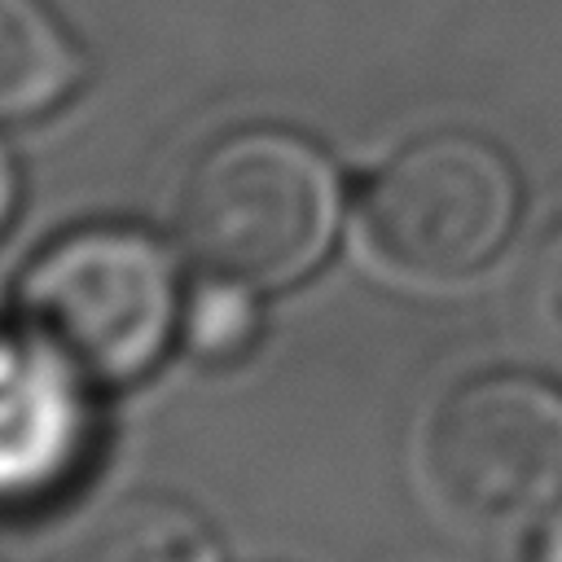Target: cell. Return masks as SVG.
I'll return each mask as SVG.
<instances>
[{
    "mask_svg": "<svg viewBox=\"0 0 562 562\" xmlns=\"http://www.w3.org/2000/svg\"><path fill=\"white\" fill-rule=\"evenodd\" d=\"M338 228V171L299 132L241 127L211 140L176 193L184 255L220 281L277 290L307 277Z\"/></svg>",
    "mask_w": 562,
    "mask_h": 562,
    "instance_id": "1",
    "label": "cell"
},
{
    "mask_svg": "<svg viewBox=\"0 0 562 562\" xmlns=\"http://www.w3.org/2000/svg\"><path fill=\"white\" fill-rule=\"evenodd\" d=\"M430 509L483 544H540L562 522V391L492 373L435 400L417 430Z\"/></svg>",
    "mask_w": 562,
    "mask_h": 562,
    "instance_id": "2",
    "label": "cell"
},
{
    "mask_svg": "<svg viewBox=\"0 0 562 562\" xmlns=\"http://www.w3.org/2000/svg\"><path fill=\"white\" fill-rule=\"evenodd\" d=\"M180 316L171 255L136 228H75L22 277V325L88 382L149 373Z\"/></svg>",
    "mask_w": 562,
    "mask_h": 562,
    "instance_id": "3",
    "label": "cell"
},
{
    "mask_svg": "<svg viewBox=\"0 0 562 562\" xmlns=\"http://www.w3.org/2000/svg\"><path fill=\"white\" fill-rule=\"evenodd\" d=\"M518 206V171L496 145L470 132H430L369 176L356 224L364 250L386 272L448 285L501 255Z\"/></svg>",
    "mask_w": 562,
    "mask_h": 562,
    "instance_id": "4",
    "label": "cell"
},
{
    "mask_svg": "<svg viewBox=\"0 0 562 562\" xmlns=\"http://www.w3.org/2000/svg\"><path fill=\"white\" fill-rule=\"evenodd\" d=\"M83 382L26 325L0 321V505H31L79 470L92 439Z\"/></svg>",
    "mask_w": 562,
    "mask_h": 562,
    "instance_id": "5",
    "label": "cell"
},
{
    "mask_svg": "<svg viewBox=\"0 0 562 562\" xmlns=\"http://www.w3.org/2000/svg\"><path fill=\"white\" fill-rule=\"evenodd\" d=\"M83 83V53L48 0H0V123L57 110Z\"/></svg>",
    "mask_w": 562,
    "mask_h": 562,
    "instance_id": "6",
    "label": "cell"
},
{
    "mask_svg": "<svg viewBox=\"0 0 562 562\" xmlns=\"http://www.w3.org/2000/svg\"><path fill=\"white\" fill-rule=\"evenodd\" d=\"M61 562H220V544L189 505L136 492L101 509Z\"/></svg>",
    "mask_w": 562,
    "mask_h": 562,
    "instance_id": "7",
    "label": "cell"
},
{
    "mask_svg": "<svg viewBox=\"0 0 562 562\" xmlns=\"http://www.w3.org/2000/svg\"><path fill=\"white\" fill-rule=\"evenodd\" d=\"M184 342L193 356L220 364V360H237L250 351V342L259 338V303L250 285L237 281H220L206 277L202 290H193L184 316H180Z\"/></svg>",
    "mask_w": 562,
    "mask_h": 562,
    "instance_id": "8",
    "label": "cell"
},
{
    "mask_svg": "<svg viewBox=\"0 0 562 562\" xmlns=\"http://www.w3.org/2000/svg\"><path fill=\"white\" fill-rule=\"evenodd\" d=\"M522 321H527V338L536 342V351L562 369V228H553L522 277Z\"/></svg>",
    "mask_w": 562,
    "mask_h": 562,
    "instance_id": "9",
    "label": "cell"
},
{
    "mask_svg": "<svg viewBox=\"0 0 562 562\" xmlns=\"http://www.w3.org/2000/svg\"><path fill=\"white\" fill-rule=\"evenodd\" d=\"M13 206H18V167H13L9 149L0 145V233H4L9 215H13Z\"/></svg>",
    "mask_w": 562,
    "mask_h": 562,
    "instance_id": "10",
    "label": "cell"
},
{
    "mask_svg": "<svg viewBox=\"0 0 562 562\" xmlns=\"http://www.w3.org/2000/svg\"><path fill=\"white\" fill-rule=\"evenodd\" d=\"M540 562H562V522L540 540Z\"/></svg>",
    "mask_w": 562,
    "mask_h": 562,
    "instance_id": "11",
    "label": "cell"
},
{
    "mask_svg": "<svg viewBox=\"0 0 562 562\" xmlns=\"http://www.w3.org/2000/svg\"><path fill=\"white\" fill-rule=\"evenodd\" d=\"M0 321H4V312H0Z\"/></svg>",
    "mask_w": 562,
    "mask_h": 562,
    "instance_id": "12",
    "label": "cell"
}]
</instances>
